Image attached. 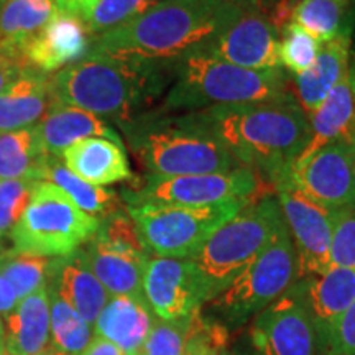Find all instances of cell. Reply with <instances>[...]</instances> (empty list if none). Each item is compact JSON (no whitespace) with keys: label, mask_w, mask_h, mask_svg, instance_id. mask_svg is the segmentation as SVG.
I'll list each match as a JSON object with an SVG mask.
<instances>
[{"label":"cell","mask_w":355,"mask_h":355,"mask_svg":"<svg viewBox=\"0 0 355 355\" xmlns=\"http://www.w3.org/2000/svg\"><path fill=\"white\" fill-rule=\"evenodd\" d=\"M188 114L219 137L243 166L260 171L275 191L291 188L293 165L311 135L309 117L295 97Z\"/></svg>","instance_id":"6da1fadb"},{"label":"cell","mask_w":355,"mask_h":355,"mask_svg":"<svg viewBox=\"0 0 355 355\" xmlns=\"http://www.w3.org/2000/svg\"><path fill=\"white\" fill-rule=\"evenodd\" d=\"M242 12L225 0H159L127 24L92 37L89 51L168 63L212 42Z\"/></svg>","instance_id":"7a4b0ae2"},{"label":"cell","mask_w":355,"mask_h":355,"mask_svg":"<svg viewBox=\"0 0 355 355\" xmlns=\"http://www.w3.org/2000/svg\"><path fill=\"white\" fill-rule=\"evenodd\" d=\"M170 81L166 63L87 51L51 76V89L56 104L125 123L148 109Z\"/></svg>","instance_id":"3957f363"},{"label":"cell","mask_w":355,"mask_h":355,"mask_svg":"<svg viewBox=\"0 0 355 355\" xmlns=\"http://www.w3.org/2000/svg\"><path fill=\"white\" fill-rule=\"evenodd\" d=\"M170 91L158 114H188L212 105L291 99V81L282 68L245 69L194 50L168 61Z\"/></svg>","instance_id":"277c9868"},{"label":"cell","mask_w":355,"mask_h":355,"mask_svg":"<svg viewBox=\"0 0 355 355\" xmlns=\"http://www.w3.org/2000/svg\"><path fill=\"white\" fill-rule=\"evenodd\" d=\"M132 144L153 176L212 175L243 166L224 141L191 114L146 115L137 123Z\"/></svg>","instance_id":"5b68a950"},{"label":"cell","mask_w":355,"mask_h":355,"mask_svg":"<svg viewBox=\"0 0 355 355\" xmlns=\"http://www.w3.org/2000/svg\"><path fill=\"white\" fill-rule=\"evenodd\" d=\"M300 279L296 248L286 224L278 229L265 250L199 314L224 332L239 331L275 303Z\"/></svg>","instance_id":"8992f818"},{"label":"cell","mask_w":355,"mask_h":355,"mask_svg":"<svg viewBox=\"0 0 355 355\" xmlns=\"http://www.w3.org/2000/svg\"><path fill=\"white\" fill-rule=\"evenodd\" d=\"M285 224L275 196L250 201L216 230L193 257L206 282L209 301L227 288L268 245Z\"/></svg>","instance_id":"52a82bcc"},{"label":"cell","mask_w":355,"mask_h":355,"mask_svg":"<svg viewBox=\"0 0 355 355\" xmlns=\"http://www.w3.org/2000/svg\"><path fill=\"white\" fill-rule=\"evenodd\" d=\"M99 227L101 219L79 209L50 181H40L10 239L20 254L58 259L86 245Z\"/></svg>","instance_id":"ba28073f"},{"label":"cell","mask_w":355,"mask_h":355,"mask_svg":"<svg viewBox=\"0 0 355 355\" xmlns=\"http://www.w3.org/2000/svg\"><path fill=\"white\" fill-rule=\"evenodd\" d=\"M252 199H232L214 206H127L148 254L166 259H193L209 237L239 214Z\"/></svg>","instance_id":"9c48e42d"},{"label":"cell","mask_w":355,"mask_h":355,"mask_svg":"<svg viewBox=\"0 0 355 355\" xmlns=\"http://www.w3.org/2000/svg\"><path fill=\"white\" fill-rule=\"evenodd\" d=\"M232 355H319L300 279L250 319L230 347Z\"/></svg>","instance_id":"30bf717a"},{"label":"cell","mask_w":355,"mask_h":355,"mask_svg":"<svg viewBox=\"0 0 355 355\" xmlns=\"http://www.w3.org/2000/svg\"><path fill=\"white\" fill-rule=\"evenodd\" d=\"M259 189L257 171L248 166L227 173L191 176H153L148 175L139 188L125 191L128 206L157 204V206L204 207L232 201L252 199Z\"/></svg>","instance_id":"8fae6325"},{"label":"cell","mask_w":355,"mask_h":355,"mask_svg":"<svg viewBox=\"0 0 355 355\" xmlns=\"http://www.w3.org/2000/svg\"><path fill=\"white\" fill-rule=\"evenodd\" d=\"M277 199L298 255L300 278L326 273L332 266L336 209L322 206L295 188L278 189Z\"/></svg>","instance_id":"7c38bea8"},{"label":"cell","mask_w":355,"mask_h":355,"mask_svg":"<svg viewBox=\"0 0 355 355\" xmlns=\"http://www.w3.org/2000/svg\"><path fill=\"white\" fill-rule=\"evenodd\" d=\"M144 296L162 321L191 318L209 301L206 282L189 259L155 257L144 273Z\"/></svg>","instance_id":"4fadbf2b"},{"label":"cell","mask_w":355,"mask_h":355,"mask_svg":"<svg viewBox=\"0 0 355 355\" xmlns=\"http://www.w3.org/2000/svg\"><path fill=\"white\" fill-rule=\"evenodd\" d=\"M291 188L331 209L355 204V137L331 141L293 168Z\"/></svg>","instance_id":"5bb4252c"},{"label":"cell","mask_w":355,"mask_h":355,"mask_svg":"<svg viewBox=\"0 0 355 355\" xmlns=\"http://www.w3.org/2000/svg\"><path fill=\"white\" fill-rule=\"evenodd\" d=\"M199 51L245 69H278L279 30L263 12L243 10Z\"/></svg>","instance_id":"9a60e30c"},{"label":"cell","mask_w":355,"mask_h":355,"mask_svg":"<svg viewBox=\"0 0 355 355\" xmlns=\"http://www.w3.org/2000/svg\"><path fill=\"white\" fill-rule=\"evenodd\" d=\"M91 35L81 19L58 12L24 46L26 68L51 74L78 63L91 48Z\"/></svg>","instance_id":"2e32d148"},{"label":"cell","mask_w":355,"mask_h":355,"mask_svg":"<svg viewBox=\"0 0 355 355\" xmlns=\"http://www.w3.org/2000/svg\"><path fill=\"white\" fill-rule=\"evenodd\" d=\"M46 286L76 311L89 326H94L110 298L89 266L83 247L73 254L51 260Z\"/></svg>","instance_id":"e0dca14e"},{"label":"cell","mask_w":355,"mask_h":355,"mask_svg":"<svg viewBox=\"0 0 355 355\" xmlns=\"http://www.w3.org/2000/svg\"><path fill=\"white\" fill-rule=\"evenodd\" d=\"M309 319L318 339V352L327 332L355 301V268L331 266L318 277L300 278Z\"/></svg>","instance_id":"ac0fdd59"},{"label":"cell","mask_w":355,"mask_h":355,"mask_svg":"<svg viewBox=\"0 0 355 355\" xmlns=\"http://www.w3.org/2000/svg\"><path fill=\"white\" fill-rule=\"evenodd\" d=\"M352 53V30L322 43L313 68L291 79V91L306 115L316 110L331 91L349 74Z\"/></svg>","instance_id":"d6986e66"},{"label":"cell","mask_w":355,"mask_h":355,"mask_svg":"<svg viewBox=\"0 0 355 355\" xmlns=\"http://www.w3.org/2000/svg\"><path fill=\"white\" fill-rule=\"evenodd\" d=\"M53 104L51 74L21 69L0 94V133L35 127Z\"/></svg>","instance_id":"ffe728a7"},{"label":"cell","mask_w":355,"mask_h":355,"mask_svg":"<svg viewBox=\"0 0 355 355\" xmlns=\"http://www.w3.org/2000/svg\"><path fill=\"white\" fill-rule=\"evenodd\" d=\"M157 319L145 296H110L92 327L123 355H139Z\"/></svg>","instance_id":"44dd1931"},{"label":"cell","mask_w":355,"mask_h":355,"mask_svg":"<svg viewBox=\"0 0 355 355\" xmlns=\"http://www.w3.org/2000/svg\"><path fill=\"white\" fill-rule=\"evenodd\" d=\"M84 254L96 278L110 296H144V273L150 255L114 247L92 237Z\"/></svg>","instance_id":"7402d4cb"},{"label":"cell","mask_w":355,"mask_h":355,"mask_svg":"<svg viewBox=\"0 0 355 355\" xmlns=\"http://www.w3.org/2000/svg\"><path fill=\"white\" fill-rule=\"evenodd\" d=\"M35 132H37L40 146L50 158H61L64 150L71 145L92 139V137H104V139L122 144L119 133L104 119L86 110L56 104V102L35 125Z\"/></svg>","instance_id":"603a6c76"},{"label":"cell","mask_w":355,"mask_h":355,"mask_svg":"<svg viewBox=\"0 0 355 355\" xmlns=\"http://www.w3.org/2000/svg\"><path fill=\"white\" fill-rule=\"evenodd\" d=\"M61 162L81 180L102 188L133 176L123 145L104 137L76 141L64 150Z\"/></svg>","instance_id":"cb8c5ba5"},{"label":"cell","mask_w":355,"mask_h":355,"mask_svg":"<svg viewBox=\"0 0 355 355\" xmlns=\"http://www.w3.org/2000/svg\"><path fill=\"white\" fill-rule=\"evenodd\" d=\"M3 318V352L7 355H38L50 347V296L46 286L20 300Z\"/></svg>","instance_id":"d4e9b609"},{"label":"cell","mask_w":355,"mask_h":355,"mask_svg":"<svg viewBox=\"0 0 355 355\" xmlns=\"http://www.w3.org/2000/svg\"><path fill=\"white\" fill-rule=\"evenodd\" d=\"M56 13V0H3L0 3V56L26 68L24 46Z\"/></svg>","instance_id":"484cf974"},{"label":"cell","mask_w":355,"mask_h":355,"mask_svg":"<svg viewBox=\"0 0 355 355\" xmlns=\"http://www.w3.org/2000/svg\"><path fill=\"white\" fill-rule=\"evenodd\" d=\"M309 127L311 135L308 144L293 168L318 152L321 146L331 141L355 137V91L349 74L309 115Z\"/></svg>","instance_id":"4316f807"},{"label":"cell","mask_w":355,"mask_h":355,"mask_svg":"<svg viewBox=\"0 0 355 355\" xmlns=\"http://www.w3.org/2000/svg\"><path fill=\"white\" fill-rule=\"evenodd\" d=\"M48 159L35 127L0 133V180L44 181Z\"/></svg>","instance_id":"83f0119b"},{"label":"cell","mask_w":355,"mask_h":355,"mask_svg":"<svg viewBox=\"0 0 355 355\" xmlns=\"http://www.w3.org/2000/svg\"><path fill=\"white\" fill-rule=\"evenodd\" d=\"M44 181L58 186L79 209L101 220L121 209V199L115 191L81 180L61 162V158L48 159Z\"/></svg>","instance_id":"f1b7e54d"},{"label":"cell","mask_w":355,"mask_h":355,"mask_svg":"<svg viewBox=\"0 0 355 355\" xmlns=\"http://www.w3.org/2000/svg\"><path fill=\"white\" fill-rule=\"evenodd\" d=\"M355 0H300L293 10L291 21L303 26L321 43L352 30L350 13Z\"/></svg>","instance_id":"f546056e"},{"label":"cell","mask_w":355,"mask_h":355,"mask_svg":"<svg viewBox=\"0 0 355 355\" xmlns=\"http://www.w3.org/2000/svg\"><path fill=\"white\" fill-rule=\"evenodd\" d=\"M48 288V286H46ZM50 296V337L53 347L69 355H81L92 336V326L48 288Z\"/></svg>","instance_id":"4dcf8cb0"},{"label":"cell","mask_w":355,"mask_h":355,"mask_svg":"<svg viewBox=\"0 0 355 355\" xmlns=\"http://www.w3.org/2000/svg\"><path fill=\"white\" fill-rule=\"evenodd\" d=\"M51 259L10 250L0 255V275L10 283L19 301L46 286Z\"/></svg>","instance_id":"1f68e13d"},{"label":"cell","mask_w":355,"mask_h":355,"mask_svg":"<svg viewBox=\"0 0 355 355\" xmlns=\"http://www.w3.org/2000/svg\"><path fill=\"white\" fill-rule=\"evenodd\" d=\"M321 42L313 37L308 30L290 21L283 26L279 33V61L282 66L290 71L295 76L304 74L313 68L314 61L321 50Z\"/></svg>","instance_id":"d6a6232c"},{"label":"cell","mask_w":355,"mask_h":355,"mask_svg":"<svg viewBox=\"0 0 355 355\" xmlns=\"http://www.w3.org/2000/svg\"><path fill=\"white\" fill-rule=\"evenodd\" d=\"M159 0H99L91 15L84 20L91 37L127 24L148 10Z\"/></svg>","instance_id":"836d02e7"},{"label":"cell","mask_w":355,"mask_h":355,"mask_svg":"<svg viewBox=\"0 0 355 355\" xmlns=\"http://www.w3.org/2000/svg\"><path fill=\"white\" fill-rule=\"evenodd\" d=\"M193 318L176 319V321L157 319L141 345L140 355H183L193 326Z\"/></svg>","instance_id":"e575fe53"},{"label":"cell","mask_w":355,"mask_h":355,"mask_svg":"<svg viewBox=\"0 0 355 355\" xmlns=\"http://www.w3.org/2000/svg\"><path fill=\"white\" fill-rule=\"evenodd\" d=\"M40 181L0 180V237L10 235L19 224Z\"/></svg>","instance_id":"d590c367"},{"label":"cell","mask_w":355,"mask_h":355,"mask_svg":"<svg viewBox=\"0 0 355 355\" xmlns=\"http://www.w3.org/2000/svg\"><path fill=\"white\" fill-rule=\"evenodd\" d=\"M331 265L355 268V204L336 209Z\"/></svg>","instance_id":"8d00e7d4"},{"label":"cell","mask_w":355,"mask_h":355,"mask_svg":"<svg viewBox=\"0 0 355 355\" xmlns=\"http://www.w3.org/2000/svg\"><path fill=\"white\" fill-rule=\"evenodd\" d=\"M227 332L204 321L201 314L196 313L183 355H219L224 349V340L227 339Z\"/></svg>","instance_id":"74e56055"},{"label":"cell","mask_w":355,"mask_h":355,"mask_svg":"<svg viewBox=\"0 0 355 355\" xmlns=\"http://www.w3.org/2000/svg\"><path fill=\"white\" fill-rule=\"evenodd\" d=\"M319 355H355V301L332 324L319 349Z\"/></svg>","instance_id":"f35d334b"},{"label":"cell","mask_w":355,"mask_h":355,"mask_svg":"<svg viewBox=\"0 0 355 355\" xmlns=\"http://www.w3.org/2000/svg\"><path fill=\"white\" fill-rule=\"evenodd\" d=\"M97 3H99V0H56L58 12L78 17L83 21L91 15Z\"/></svg>","instance_id":"ab89813d"},{"label":"cell","mask_w":355,"mask_h":355,"mask_svg":"<svg viewBox=\"0 0 355 355\" xmlns=\"http://www.w3.org/2000/svg\"><path fill=\"white\" fill-rule=\"evenodd\" d=\"M17 304H19V296H17L15 290H13L10 283L0 275V314H2V316H7Z\"/></svg>","instance_id":"60d3db41"},{"label":"cell","mask_w":355,"mask_h":355,"mask_svg":"<svg viewBox=\"0 0 355 355\" xmlns=\"http://www.w3.org/2000/svg\"><path fill=\"white\" fill-rule=\"evenodd\" d=\"M81 355H123V352L117 347V345L105 340L104 337L94 334L91 343H89V345L84 349V352Z\"/></svg>","instance_id":"b9f144b4"},{"label":"cell","mask_w":355,"mask_h":355,"mask_svg":"<svg viewBox=\"0 0 355 355\" xmlns=\"http://www.w3.org/2000/svg\"><path fill=\"white\" fill-rule=\"evenodd\" d=\"M21 69L25 68H20V66H17L15 63H12V61L0 56V94L6 91V87L13 81V79L19 76Z\"/></svg>","instance_id":"7bdbcfd3"},{"label":"cell","mask_w":355,"mask_h":355,"mask_svg":"<svg viewBox=\"0 0 355 355\" xmlns=\"http://www.w3.org/2000/svg\"><path fill=\"white\" fill-rule=\"evenodd\" d=\"M225 2L241 7V8H243V10L263 12L266 15L270 8H272L275 3L278 2V0H225Z\"/></svg>","instance_id":"ee69618b"},{"label":"cell","mask_w":355,"mask_h":355,"mask_svg":"<svg viewBox=\"0 0 355 355\" xmlns=\"http://www.w3.org/2000/svg\"><path fill=\"white\" fill-rule=\"evenodd\" d=\"M349 78H350V83H352V86H354V91H355V53H354V56L350 58V66H349Z\"/></svg>","instance_id":"f6af8a7d"},{"label":"cell","mask_w":355,"mask_h":355,"mask_svg":"<svg viewBox=\"0 0 355 355\" xmlns=\"http://www.w3.org/2000/svg\"><path fill=\"white\" fill-rule=\"evenodd\" d=\"M38 355H69V354H66V352H63V350H60V349H56V347H53V345H50V347H46L43 350V352H40Z\"/></svg>","instance_id":"bcb514c9"},{"label":"cell","mask_w":355,"mask_h":355,"mask_svg":"<svg viewBox=\"0 0 355 355\" xmlns=\"http://www.w3.org/2000/svg\"><path fill=\"white\" fill-rule=\"evenodd\" d=\"M3 339H6V331H3V322L0 319V355L3 354Z\"/></svg>","instance_id":"7dc6e473"},{"label":"cell","mask_w":355,"mask_h":355,"mask_svg":"<svg viewBox=\"0 0 355 355\" xmlns=\"http://www.w3.org/2000/svg\"><path fill=\"white\" fill-rule=\"evenodd\" d=\"M219 355H232V354H230V350H227V349L224 347V349H222L220 352H219Z\"/></svg>","instance_id":"c3c4849f"},{"label":"cell","mask_w":355,"mask_h":355,"mask_svg":"<svg viewBox=\"0 0 355 355\" xmlns=\"http://www.w3.org/2000/svg\"><path fill=\"white\" fill-rule=\"evenodd\" d=\"M295 2H300V0H295Z\"/></svg>","instance_id":"681fc988"},{"label":"cell","mask_w":355,"mask_h":355,"mask_svg":"<svg viewBox=\"0 0 355 355\" xmlns=\"http://www.w3.org/2000/svg\"><path fill=\"white\" fill-rule=\"evenodd\" d=\"M3 2V0H0V3H2Z\"/></svg>","instance_id":"f907efd6"},{"label":"cell","mask_w":355,"mask_h":355,"mask_svg":"<svg viewBox=\"0 0 355 355\" xmlns=\"http://www.w3.org/2000/svg\"><path fill=\"white\" fill-rule=\"evenodd\" d=\"M2 355H7V354H6V352H3V354H2Z\"/></svg>","instance_id":"816d5d0a"},{"label":"cell","mask_w":355,"mask_h":355,"mask_svg":"<svg viewBox=\"0 0 355 355\" xmlns=\"http://www.w3.org/2000/svg\"><path fill=\"white\" fill-rule=\"evenodd\" d=\"M0 255H2V254H0Z\"/></svg>","instance_id":"f5cc1de1"},{"label":"cell","mask_w":355,"mask_h":355,"mask_svg":"<svg viewBox=\"0 0 355 355\" xmlns=\"http://www.w3.org/2000/svg\"><path fill=\"white\" fill-rule=\"evenodd\" d=\"M139 355H140V354H139Z\"/></svg>","instance_id":"db71d44e"}]
</instances>
